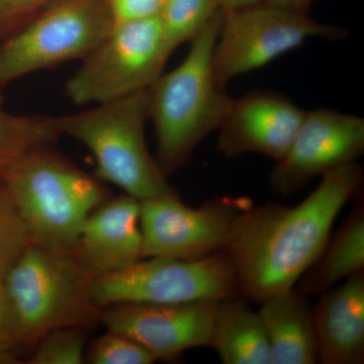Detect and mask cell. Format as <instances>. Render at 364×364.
I'll list each match as a JSON object with an SVG mask.
<instances>
[{"mask_svg":"<svg viewBox=\"0 0 364 364\" xmlns=\"http://www.w3.org/2000/svg\"><path fill=\"white\" fill-rule=\"evenodd\" d=\"M220 11L217 0H166L159 18L168 54L193 40Z\"/></svg>","mask_w":364,"mask_h":364,"instance_id":"obj_20","label":"cell"},{"mask_svg":"<svg viewBox=\"0 0 364 364\" xmlns=\"http://www.w3.org/2000/svg\"><path fill=\"white\" fill-rule=\"evenodd\" d=\"M154 356L121 333L109 331L93 340L86 349L85 363L152 364Z\"/></svg>","mask_w":364,"mask_h":364,"instance_id":"obj_23","label":"cell"},{"mask_svg":"<svg viewBox=\"0 0 364 364\" xmlns=\"http://www.w3.org/2000/svg\"><path fill=\"white\" fill-rule=\"evenodd\" d=\"M57 0H0V41L13 35Z\"/></svg>","mask_w":364,"mask_h":364,"instance_id":"obj_24","label":"cell"},{"mask_svg":"<svg viewBox=\"0 0 364 364\" xmlns=\"http://www.w3.org/2000/svg\"><path fill=\"white\" fill-rule=\"evenodd\" d=\"M150 102L151 87L85 111L52 117L60 136H70L90 151L100 178L140 202L177 195L146 144Z\"/></svg>","mask_w":364,"mask_h":364,"instance_id":"obj_4","label":"cell"},{"mask_svg":"<svg viewBox=\"0 0 364 364\" xmlns=\"http://www.w3.org/2000/svg\"><path fill=\"white\" fill-rule=\"evenodd\" d=\"M218 301L176 304H119L102 311L107 330L140 344L156 360L208 346Z\"/></svg>","mask_w":364,"mask_h":364,"instance_id":"obj_12","label":"cell"},{"mask_svg":"<svg viewBox=\"0 0 364 364\" xmlns=\"http://www.w3.org/2000/svg\"><path fill=\"white\" fill-rule=\"evenodd\" d=\"M1 181L31 242L59 250H73L86 218L111 198L102 182L51 145L28 152Z\"/></svg>","mask_w":364,"mask_h":364,"instance_id":"obj_3","label":"cell"},{"mask_svg":"<svg viewBox=\"0 0 364 364\" xmlns=\"http://www.w3.org/2000/svg\"><path fill=\"white\" fill-rule=\"evenodd\" d=\"M321 177L294 207L251 203L238 215L225 252L241 296L262 303L294 289L324 251L335 220L360 188L363 172L352 162Z\"/></svg>","mask_w":364,"mask_h":364,"instance_id":"obj_1","label":"cell"},{"mask_svg":"<svg viewBox=\"0 0 364 364\" xmlns=\"http://www.w3.org/2000/svg\"><path fill=\"white\" fill-rule=\"evenodd\" d=\"M217 1L222 11H229L256 6L263 2V0H217Z\"/></svg>","mask_w":364,"mask_h":364,"instance_id":"obj_28","label":"cell"},{"mask_svg":"<svg viewBox=\"0 0 364 364\" xmlns=\"http://www.w3.org/2000/svg\"><path fill=\"white\" fill-rule=\"evenodd\" d=\"M312 1L313 0H263L264 4H270V6L282 7V9L301 14H305L306 9Z\"/></svg>","mask_w":364,"mask_h":364,"instance_id":"obj_27","label":"cell"},{"mask_svg":"<svg viewBox=\"0 0 364 364\" xmlns=\"http://www.w3.org/2000/svg\"><path fill=\"white\" fill-rule=\"evenodd\" d=\"M222 18L221 9L191 40L186 59L151 86L155 159L165 176L181 168L196 146L219 130L234 104L235 100L215 83L213 71Z\"/></svg>","mask_w":364,"mask_h":364,"instance_id":"obj_2","label":"cell"},{"mask_svg":"<svg viewBox=\"0 0 364 364\" xmlns=\"http://www.w3.org/2000/svg\"><path fill=\"white\" fill-rule=\"evenodd\" d=\"M114 25L158 18L166 0H105Z\"/></svg>","mask_w":364,"mask_h":364,"instance_id":"obj_25","label":"cell"},{"mask_svg":"<svg viewBox=\"0 0 364 364\" xmlns=\"http://www.w3.org/2000/svg\"><path fill=\"white\" fill-rule=\"evenodd\" d=\"M7 296L20 323L23 350L31 352L47 333L62 328L87 331L102 323L92 282L73 250L30 242L4 275Z\"/></svg>","mask_w":364,"mask_h":364,"instance_id":"obj_5","label":"cell"},{"mask_svg":"<svg viewBox=\"0 0 364 364\" xmlns=\"http://www.w3.org/2000/svg\"><path fill=\"white\" fill-rule=\"evenodd\" d=\"M23 349L20 323L7 296L4 279L0 277V352Z\"/></svg>","mask_w":364,"mask_h":364,"instance_id":"obj_26","label":"cell"},{"mask_svg":"<svg viewBox=\"0 0 364 364\" xmlns=\"http://www.w3.org/2000/svg\"><path fill=\"white\" fill-rule=\"evenodd\" d=\"M344 36L342 28L264 2L223 11L213 53L215 83L224 90L231 79L267 65L312 38L335 40Z\"/></svg>","mask_w":364,"mask_h":364,"instance_id":"obj_9","label":"cell"},{"mask_svg":"<svg viewBox=\"0 0 364 364\" xmlns=\"http://www.w3.org/2000/svg\"><path fill=\"white\" fill-rule=\"evenodd\" d=\"M306 112L277 93L261 91L235 100L219 128L218 149L228 157L259 153L279 161Z\"/></svg>","mask_w":364,"mask_h":364,"instance_id":"obj_13","label":"cell"},{"mask_svg":"<svg viewBox=\"0 0 364 364\" xmlns=\"http://www.w3.org/2000/svg\"><path fill=\"white\" fill-rule=\"evenodd\" d=\"M208 346L225 364H272L259 313L241 294L217 301Z\"/></svg>","mask_w":364,"mask_h":364,"instance_id":"obj_17","label":"cell"},{"mask_svg":"<svg viewBox=\"0 0 364 364\" xmlns=\"http://www.w3.org/2000/svg\"><path fill=\"white\" fill-rule=\"evenodd\" d=\"M140 213V200L124 193L107 198L86 218L73 253L91 279L143 259Z\"/></svg>","mask_w":364,"mask_h":364,"instance_id":"obj_14","label":"cell"},{"mask_svg":"<svg viewBox=\"0 0 364 364\" xmlns=\"http://www.w3.org/2000/svg\"><path fill=\"white\" fill-rule=\"evenodd\" d=\"M364 151V119L331 109L306 112L293 142L270 173L275 193L289 196Z\"/></svg>","mask_w":364,"mask_h":364,"instance_id":"obj_11","label":"cell"},{"mask_svg":"<svg viewBox=\"0 0 364 364\" xmlns=\"http://www.w3.org/2000/svg\"><path fill=\"white\" fill-rule=\"evenodd\" d=\"M30 242L13 198L0 179V277H4Z\"/></svg>","mask_w":364,"mask_h":364,"instance_id":"obj_22","label":"cell"},{"mask_svg":"<svg viewBox=\"0 0 364 364\" xmlns=\"http://www.w3.org/2000/svg\"><path fill=\"white\" fill-rule=\"evenodd\" d=\"M169 56L159 16L114 25L67 81V97L75 105H98L147 90Z\"/></svg>","mask_w":364,"mask_h":364,"instance_id":"obj_8","label":"cell"},{"mask_svg":"<svg viewBox=\"0 0 364 364\" xmlns=\"http://www.w3.org/2000/svg\"><path fill=\"white\" fill-rule=\"evenodd\" d=\"M59 136L52 117L11 114L0 93V179L28 152L52 145Z\"/></svg>","mask_w":364,"mask_h":364,"instance_id":"obj_19","label":"cell"},{"mask_svg":"<svg viewBox=\"0 0 364 364\" xmlns=\"http://www.w3.org/2000/svg\"><path fill=\"white\" fill-rule=\"evenodd\" d=\"M87 339L85 330L62 328L47 333L30 352L31 364L85 363Z\"/></svg>","mask_w":364,"mask_h":364,"instance_id":"obj_21","label":"cell"},{"mask_svg":"<svg viewBox=\"0 0 364 364\" xmlns=\"http://www.w3.org/2000/svg\"><path fill=\"white\" fill-rule=\"evenodd\" d=\"M146 259L93 280L95 304L105 309L119 304L220 301L240 294L233 263L225 251L196 260Z\"/></svg>","mask_w":364,"mask_h":364,"instance_id":"obj_7","label":"cell"},{"mask_svg":"<svg viewBox=\"0 0 364 364\" xmlns=\"http://www.w3.org/2000/svg\"><path fill=\"white\" fill-rule=\"evenodd\" d=\"M258 311L272 364H314L318 340L312 306L296 287L265 299Z\"/></svg>","mask_w":364,"mask_h":364,"instance_id":"obj_16","label":"cell"},{"mask_svg":"<svg viewBox=\"0 0 364 364\" xmlns=\"http://www.w3.org/2000/svg\"><path fill=\"white\" fill-rule=\"evenodd\" d=\"M105 0H57L0 44V88L33 72L85 59L114 28Z\"/></svg>","mask_w":364,"mask_h":364,"instance_id":"obj_6","label":"cell"},{"mask_svg":"<svg viewBox=\"0 0 364 364\" xmlns=\"http://www.w3.org/2000/svg\"><path fill=\"white\" fill-rule=\"evenodd\" d=\"M314 306L318 361L360 364L364 360V272L320 294Z\"/></svg>","mask_w":364,"mask_h":364,"instance_id":"obj_15","label":"cell"},{"mask_svg":"<svg viewBox=\"0 0 364 364\" xmlns=\"http://www.w3.org/2000/svg\"><path fill=\"white\" fill-rule=\"evenodd\" d=\"M364 272V208L358 203L322 254L296 284L306 296L322 294Z\"/></svg>","mask_w":364,"mask_h":364,"instance_id":"obj_18","label":"cell"},{"mask_svg":"<svg viewBox=\"0 0 364 364\" xmlns=\"http://www.w3.org/2000/svg\"><path fill=\"white\" fill-rule=\"evenodd\" d=\"M18 352L4 351L0 352V364H16L20 363L21 359Z\"/></svg>","mask_w":364,"mask_h":364,"instance_id":"obj_29","label":"cell"},{"mask_svg":"<svg viewBox=\"0 0 364 364\" xmlns=\"http://www.w3.org/2000/svg\"><path fill=\"white\" fill-rule=\"evenodd\" d=\"M251 203L218 198L191 208L177 195L141 200L143 259L196 260L225 251L235 221Z\"/></svg>","mask_w":364,"mask_h":364,"instance_id":"obj_10","label":"cell"}]
</instances>
